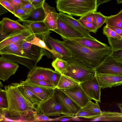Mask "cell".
I'll return each mask as SVG.
<instances>
[{
    "mask_svg": "<svg viewBox=\"0 0 122 122\" xmlns=\"http://www.w3.org/2000/svg\"><path fill=\"white\" fill-rule=\"evenodd\" d=\"M58 17L74 29L82 34L85 37L91 39H95L91 36L89 31L81 25L78 20L74 19L72 15L60 12L58 13Z\"/></svg>",
    "mask_w": 122,
    "mask_h": 122,
    "instance_id": "obj_18",
    "label": "cell"
},
{
    "mask_svg": "<svg viewBox=\"0 0 122 122\" xmlns=\"http://www.w3.org/2000/svg\"><path fill=\"white\" fill-rule=\"evenodd\" d=\"M19 83L39 97L42 101L51 97L54 88L39 87L21 81Z\"/></svg>",
    "mask_w": 122,
    "mask_h": 122,
    "instance_id": "obj_20",
    "label": "cell"
},
{
    "mask_svg": "<svg viewBox=\"0 0 122 122\" xmlns=\"http://www.w3.org/2000/svg\"><path fill=\"white\" fill-rule=\"evenodd\" d=\"M19 66L16 62L2 56L0 58V79L7 80L17 70Z\"/></svg>",
    "mask_w": 122,
    "mask_h": 122,
    "instance_id": "obj_13",
    "label": "cell"
},
{
    "mask_svg": "<svg viewBox=\"0 0 122 122\" xmlns=\"http://www.w3.org/2000/svg\"><path fill=\"white\" fill-rule=\"evenodd\" d=\"M24 81L26 83L32 84L39 87L54 88H56L51 84L42 81L26 80Z\"/></svg>",
    "mask_w": 122,
    "mask_h": 122,
    "instance_id": "obj_34",
    "label": "cell"
},
{
    "mask_svg": "<svg viewBox=\"0 0 122 122\" xmlns=\"http://www.w3.org/2000/svg\"><path fill=\"white\" fill-rule=\"evenodd\" d=\"M81 87L91 100L95 102L101 103V87L99 84L96 74L90 79L81 83Z\"/></svg>",
    "mask_w": 122,
    "mask_h": 122,
    "instance_id": "obj_8",
    "label": "cell"
},
{
    "mask_svg": "<svg viewBox=\"0 0 122 122\" xmlns=\"http://www.w3.org/2000/svg\"><path fill=\"white\" fill-rule=\"evenodd\" d=\"M45 0H30V2L35 8L43 7Z\"/></svg>",
    "mask_w": 122,
    "mask_h": 122,
    "instance_id": "obj_48",
    "label": "cell"
},
{
    "mask_svg": "<svg viewBox=\"0 0 122 122\" xmlns=\"http://www.w3.org/2000/svg\"><path fill=\"white\" fill-rule=\"evenodd\" d=\"M80 83L68 76L61 74L56 88L60 89H68L79 85Z\"/></svg>",
    "mask_w": 122,
    "mask_h": 122,
    "instance_id": "obj_27",
    "label": "cell"
},
{
    "mask_svg": "<svg viewBox=\"0 0 122 122\" xmlns=\"http://www.w3.org/2000/svg\"><path fill=\"white\" fill-rule=\"evenodd\" d=\"M23 22L24 26L41 40L43 35L50 34L51 32L44 21L32 23Z\"/></svg>",
    "mask_w": 122,
    "mask_h": 122,
    "instance_id": "obj_22",
    "label": "cell"
},
{
    "mask_svg": "<svg viewBox=\"0 0 122 122\" xmlns=\"http://www.w3.org/2000/svg\"><path fill=\"white\" fill-rule=\"evenodd\" d=\"M68 39L74 41L79 44L92 49H102L108 46L107 45L100 41L96 38L91 39L84 37Z\"/></svg>",
    "mask_w": 122,
    "mask_h": 122,
    "instance_id": "obj_23",
    "label": "cell"
},
{
    "mask_svg": "<svg viewBox=\"0 0 122 122\" xmlns=\"http://www.w3.org/2000/svg\"><path fill=\"white\" fill-rule=\"evenodd\" d=\"M100 86L104 89L122 85V76L96 73Z\"/></svg>",
    "mask_w": 122,
    "mask_h": 122,
    "instance_id": "obj_16",
    "label": "cell"
},
{
    "mask_svg": "<svg viewBox=\"0 0 122 122\" xmlns=\"http://www.w3.org/2000/svg\"><path fill=\"white\" fill-rule=\"evenodd\" d=\"M38 119L36 122L56 121V118H51L42 114H37Z\"/></svg>",
    "mask_w": 122,
    "mask_h": 122,
    "instance_id": "obj_46",
    "label": "cell"
},
{
    "mask_svg": "<svg viewBox=\"0 0 122 122\" xmlns=\"http://www.w3.org/2000/svg\"><path fill=\"white\" fill-rule=\"evenodd\" d=\"M117 105L120 109L121 113L122 114V103H118Z\"/></svg>",
    "mask_w": 122,
    "mask_h": 122,
    "instance_id": "obj_53",
    "label": "cell"
},
{
    "mask_svg": "<svg viewBox=\"0 0 122 122\" xmlns=\"http://www.w3.org/2000/svg\"><path fill=\"white\" fill-rule=\"evenodd\" d=\"M51 64L55 71L61 74H64L67 69V63L66 61L59 58L54 60Z\"/></svg>",
    "mask_w": 122,
    "mask_h": 122,
    "instance_id": "obj_30",
    "label": "cell"
},
{
    "mask_svg": "<svg viewBox=\"0 0 122 122\" xmlns=\"http://www.w3.org/2000/svg\"><path fill=\"white\" fill-rule=\"evenodd\" d=\"M57 29L53 31L60 35L61 38L68 39L82 37L85 36L74 29L58 16L57 19Z\"/></svg>",
    "mask_w": 122,
    "mask_h": 122,
    "instance_id": "obj_14",
    "label": "cell"
},
{
    "mask_svg": "<svg viewBox=\"0 0 122 122\" xmlns=\"http://www.w3.org/2000/svg\"><path fill=\"white\" fill-rule=\"evenodd\" d=\"M75 116L71 115H64L56 118V121H68L72 120Z\"/></svg>",
    "mask_w": 122,
    "mask_h": 122,
    "instance_id": "obj_47",
    "label": "cell"
},
{
    "mask_svg": "<svg viewBox=\"0 0 122 122\" xmlns=\"http://www.w3.org/2000/svg\"><path fill=\"white\" fill-rule=\"evenodd\" d=\"M27 2H30V0H23Z\"/></svg>",
    "mask_w": 122,
    "mask_h": 122,
    "instance_id": "obj_55",
    "label": "cell"
},
{
    "mask_svg": "<svg viewBox=\"0 0 122 122\" xmlns=\"http://www.w3.org/2000/svg\"><path fill=\"white\" fill-rule=\"evenodd\" d=\"M9 2L15 9L20 7L28 2L23 0H6Z\"/></svg>",
    "mask_w": 122,
    "mask_h": 122,
    "instance_id": "obj_43",
    "label": "cell"
},
{
    "mask_svg": "<svg viewBox=\"0 0 122 122\" xmlns=\"http://www.w3.org/2000/svg\"><path fill=\"white\" fill-rule=\"evenodd\" d=\"M3 86V85L2 83L0 81V89H1L2 88Z\"/></svg>",
    "mask_w": 122,
    "mask_h": 122,
    "instance_id": "obj_54",
    "label": "cell"
},
{
    "mask_svg": "<svg viewBox=\"0 0 122 122\" xmlns=\"http://www.w3.org/2000/svg\"><path fill=\"white\" fill-rule=\"evenodd\" d=\"M52 96L56 100L63 104L74 116L81 108L67 95L59 89L55 88Z\"/></svg>",
    "mask_w": 122,
    "mask_h": 122,
    "instance_id": "obj_11",
    "label": "cell"
},
{
    "mask_svg": "<svg viewBox=\"0 0 122 122\" xmlns=\"http://www.w3.org/2000/svg\"><path fill=\"white\" fill-rule=\"evenodd\" d=\"M61 43L69 51L73 57L82 61L95 69L112 51L110 46L102 49H91L78 44L75 41L62 38Z\"/></svg>",
    "mask_w": 122,
    "mask_h": 122,
    "instance_id": "obj_1",
    "label": "cell"
},
{
    "mask_svg": "<svg viewBox=\"0 0 122 122\" xmlns=\"http://www.w3.org/2000/svg\"><path fill=\"white\" fill-rule=\"evenodd\" d=\"M34 36L28 29L15 31L9 34L0 42V49L12 43L23 41H29Z\"/></svg>",
    "mask_w": 122,
    "mask_h": 122,
    "instance_id": "obj_9",
    "label": "cell"
},
{
    "mask_svg": "<svg viewBox=\"0 0 122 122\" xmlns=\"http://www.w3.org/2000/svg\"><path fill=\"white\" fill-rule=\"evenodd\" d=\"M34 35L33 38L30 41H27V42L47 50L51 53L56 58H59L62 59L63 57L61 55L55 50L50 49L43 40L37 37L35 35Z\"/></svg>",
    "mask_w": 122,
    "mask_h": 122,
    "instance_id": "obj_28",
    "label": "cell"
},
{
    "mask_svg": "<svg viewBox=\"0 0 122 122\" xmlns=\"http://www.w3.org/2000/svg\"><path fill=\"white\" fill-rule=\"evenodd\" d=\"M7 111L0 109V122L6 121L5 115Z\"/></svg>",
    "mask_w": 122,
    "mask_h": 122,
    "instance_id": "obj_49",
    "label": "cell"
},
{
    "mask_svg": "<svg viewBox=\"0 0 122 122\" xmlns=\"http://www.w3.org/2000/svg\"><path fill=\"white\" fill-rule=\"evenodd\" d=\"M66 61L67 63V68L63 75L80 83L91 79L96 74L94 69L73 57Z\"/></svg>",
    "mask_w": 122,
    "mask_h": 122,
    "instance_id": "obj_4",
    "label": "cell"
},
{
    "mask_svg": "<svg viewBox=\"0 0 122 122\" xmlns=\"http://www.w3.org/2000/svg\"><path fill=\"white\" fill-rule=\"evenodd\" d=\"M61 75V73L55 71L51 75V84L56 88L59 81Z\"/></svg>",
    "mask_w": 122,
    "mask_h": 122,
    "instance_id": "obj_40",
    "label": "cell"
},
{
    "mask_svg": "<svg viewBox=\"0 0 122 122\" xmlns=\"http://www.w3.org/2000/svg\"><path fill=\"white\" fill-rule=\"evenodd\" d=\"M35 110L37 114L48 117L64 115L74 116L63 104L56 100L52 96L41 102L36 107Z\"/></svg>",
    "mask_w": 122,
    "mask_h": 122,
    "instance_id": "obj_5",
    "label": "cell"
},
{
    "mask_svg": "<svg viewBox=\"0 0 122 122\" xmlns=\"http://www.w3.org/2000/svg\"><path fill=\"white\" fill-rule=\"evenodd\" d=\"M95 70L97 74L122 76V62L117 61L110 54Z\"/></svg>",
    "mask_w": 122,
    "mask_h": 122,
    "instance_id": "obj_7",
    "label": "cell"
},
{
    "mask_svg": "<svg viewBox=\"0 0 122 122\" xmlns=\"http://www.w3.org/2000/svg\"><path fill=\"white\" fill-rule=\"evenodd\" d=\"M28 29L17 21L8 18H3L0 22V32L3 33L8 36L11 33L18 30Z\"/></svg>",
    "mask_w": 122,
    "mask_h": 122,
    "instance_id": "obj_19",
    "label": "cell"
},
{
    "mask_svg": "<svg viewBox=\"0 0 122 122\" xmlns=\"http://www.w3.org/2000/svg\"><path fill=\"white\" fill-rule=\"evenodd\" d=\"M45 17L44 21L50 30L53 31L57 29V19L58 13L55 8L50 6L45 2L43 5Z\"/></svg>",
    "mask_w": 122,
    "mask_h": 122,
    "instance_id": "obj_17",
    "label": "cell"
},
{
    "mask_svg": "<svg viewBox=\"0 0 122 122\" xmlns=\"http://www.w3.org/2000/svg\"><path fill=\"white\" fill-rule=\"evenodd\" d=\"M95 18V25L97 29L105 23L107 16L104 15L100 12H94Z\"/></svg>",
    "mask_w": 122,
    "mask_h": 122,
    "instance_id": "obj_35",
    "label": "cell"
},
{
    "mask_svg": "<svg viewBox=\"0 0 122 122\" xmlns=\"http://www.w3.org/2000/svg\"><path fill=\"white\" fill-rule=\"evenodd\" d=\"M8 100L5 90L0 89V109L7 110Z\"/></svg>",
    "mask_w": 122,
    "mask_h": 122,
    "instance_id": "obj_36",
    "label": "cell"
},
{
    "mask_svg": "<svg viewBox=\"0 0 122 122\" xmlns=\"http://www.w3.org/2000/svg\"><path fill=\"white\" fill-rule=\"evenodd\" d=\"M5 89L8 104L5 116L6 118L9 119L18 111L22 103L29 102L24 97L16 86L11 84L6 85Z\"/></svg>",
    "mask_w": 122,
    "mask_h": 122,
    "instance_id": "obj_6",
    "label": "cell"
},
{
    "mask_svg": "<svg viewBox=\"0 0 122 122\" xmlns=\"http://www.w3.org/2000/svg\"><path fill=\"white\" fill-rule=\"evenodd\" d=\"M54 71L51 68L36 66L28 74L26 80L44 81L51 84V77Z\"/></svg>",
    "mask_w": 122,
    "mask_h": 122,
    "instance_id": "obj_15",
    "label": "cell"
},
{
    "mask_svg": "<svg viewBox=\"0 0 122 122\" xmlns=\"http://www.w3.org/2000/svg\"><path fill=\"white\" fill-rule=\"evenodd\" d=\"M106 25L122 29V10L117 14L107 16Z\"/></svg>",
    "mask_w": 122,
    "mask_h": 122,
    "instance_id": "obj_29",
    "label": "cell"
},
{
    "mask_svg": "<svg viewBox=\"0 0 122 122\" xmlns=\"http://www.w3.org/2000/svg\"><path fill=\"white\" fill-rule=\"evenodd\" d=\"M78 20L81 25L89 32L96 33L98 29L93 24L88 22L80 17Z\"/></svg>",
    "mask_w": 122,
    "mask_h": 122,
    "instance_id": "obj_37",
    "label": "cell"
},
{
    "mask_svg": "<svg viewBox=\"0 0 122 122\" xmlns=\"http://www.w3.org/2000/svg\"><path fill=\"white\" fill-rule=\"evenodd\" d=\"M24 41L12 43L0 49V54L25 66L30 71L36 67L38 62L30 58L24 52L22 47Z\"/></svg>",
    "mask_w": 122,
    "mask_h": 122,
    "instance_id": "obj_3",
    "label": "cell"
},
{
    "mask_svg": "<svg viewBox=\"0 0 122 122\" xmlns=\"http://www.w3.org/2000/svg\"><path fill=\"white\" fill-rule=\"evenodd\" d=\"M107 38L112 50H122V38L118 39L114 37H108Z\"/></svg>",
    "mask_w": 122,
    "mask_h": 122,
    "instance_id": "obj_33",
    "label": "cell"
},
{
    "mask_svg": "<svg viewBox=\"0 0 122 122\" xmlns=\"http://www.w3.org/2000/svg\"><path fill=\"white\" fill-rule=\"evenodd\" d=\"M12 14L18 17L19 20L26 18L27 15L23 10L20 7L15 9Z\"/></svg>",
    "mask_w": 122,
    "mask_h": 122,
    "instance_id": "obj_39",
    "label": "cell"
},
{
    "mask_svg": "<svg viewBox=\"0 0 122 122\" xmlns=\"http://www.w3.org/2000/svg\"><path fill=\"white\" fill-rule=\"evenodd\" d=\"M110 54L117 61L122 62V50H112Z\"/></svg>",
    "mask_w": 122,
    "mask_h": 122,
    "instance_id": "obj_45",
    "label": "cell"
},
{
    "mask_svg": "<svg viewBox=\"0 0 122 122\" xmlns=\"http://www.w3.org/2000/svg\"><path fill=\"white\" fill-rule=\"evenodd\" d=\"M22 47L24 52L30 58L38 62L42 56L45 55V49L27 41H23Z\"/></svg>",
    "mask_w": 122,
    "mask_h": 122,
    "instance_id": "obj_21",
    "label": "cell"
},
{
    "mask_svg": "<svg viewBox=\"0 0 122 122\" xmlns=\"http://www.w3.org/2000/svg\"><path fill=\"white\" fill-rule=\"evenodd\" d=\"M60 89L67 95L81 108L84 107L91 100L80 84L71 88Z\"/></svg>",
    "mask_w": 122,
    "mask_h": 122,
    "instance_id": "obj_10",
    "label": "cell"
},
{
    "mask_svg": "<svg viewBox=\"0 0 122 122\" xmlns=\"http://www.w3.org/2000/svg\"><path fill=\"white\" fill-rule=\"evenodd\" d=\"M11 84L16 86L24 97L28 101L35 105L38 106L42 101L39 97L19 83H13Z\"/></svg>",
    "mask_w": 122,
    "mask_h": 122,
    "instance_id": "obj_25",
    "label": "cell"
},
{
    "mask_svg": "<svg viewBox=\"0 0 122 122\" xmlns=\"http://www.w3.org/2000/svg\"><path fill=\"white\" fill-rule=\"evenodd\" d=\"M112 0H97V6L104 3L109 2Z\"/></svg>",
    "mask_w": 122,
    "mask_h": 122,
    "instance_id": "obj_51",
    "label": "cell"
},
{
    "mask_svg": "<svg viewBox=\"0 0 122 122\" xmlns=\"http://www.w3.org/2000/svg\"><path fill=\"white\" fill-rule=\"evenodd\" d=\"M0 4L12 14L15 9L9 2L6 0H0Z\"/></svg>",
    "mask_w": 122,
    "mask_h": 122,
    "instance_id": "obj_44",
    "label": "cell"
},
{
    "mask_svg": "<svg viewBox=\"0 0 122 122\" xmlns=\"http://www.w3.org/2000/svg\"><path fill=\"white\" fill-rule=\"evenodd\" d=\"M94 121L109 122L122 121V114L121 112L110 111H102L101 114Z\"/></svg>",
    "mask_w": 122,
    "mask_h": 122,
    "instance_id": "obj_26",
    "label": "cell"
},
{
    "mask_svg": "<svg viewBox=\"0 0 122 122\" xmlns=\"http://www.w3.org/2000/svg\"><path fill=\"white\" fill-rule=\"evenodd\" d=\"M5 8L3 6L1 5L0 7V15L2 14L5 13L7 12V11Z\"/></svg>",
    "mask_w": 122,
    "mask_h": 122,
    "instance_id": "obj_52",
    "label": "cell"
},
{
    "mask_svg": "<svg viewBox=\"0 0 122 122\" xmlns=\"http://www.w3.org/2000/svg\"><path fill=\"white\" fill-rule=\"evenodd\" d=\"M45 17V11L43 7L35 8L27 18L24 19L19 20L22 22L32 23L43 21Z\"/></svg>",
    "mask_w": 122,
    "mask_h": 122,
    "instance_id": "obj_24",
    "label": "cell"
},
{
    "mask_svg": "<svg viewBox=\"0 0 122 122\" xmlns=\"http://www.w3.org/2000/svg\"><path fill=\"white\" fill-rule=\"evenodd\" d=\"M41 40L49 48L51 47V49L61 55L63 57L62 59L66 60L73 57L69 51L61 43V41L52 38L50 36V34L43 35Z\"/></svg>",
    "mask_w": 122,
    "mask_h": 122,
    "instance_id": "obj_12",
    "label": "cell"
},
{
    "mask_svg": "<svg viewBox=\"0 0 122 122\" xmlns=\"http://www.w3.org/2000/svg\"><path fill=\"white\" fill-rule=\"evenodd\" d=\"M24 10L27 15H29L35 9V8L30 2H28L20 7Z\"/></svg>",
    "mask_w": 122,
    "mask_h": 122,
    "instance_id": "obj_42",
    "label": "cell"
},
{
    "mask_svg": "<svg viewBox=\"0 0 122 122\" xmlns=\"http://www.w3.org/2000/svg\"><path fill=\"white\" fill-rule=\"evenodd\" d=\"M103 34L107 37H112L120 39L122 37L117 34L115 31L109 28L107 25L104 26L103 29Z\"/></svg>",
    "mask_w": 122,
    "mask_h": 122,
    "instance_id": "obj_38",
    "label": "cell"
},
{
    "mask_svg": "<svg viewBox=\"0 0 122 122\" xmlns=\"http://www.w3.org/2000/svg\"><path fill=\"white\" fill-rule=\"evenodd\" d=\"M99 116L90 111L82 108L75 114V117H83L94 119Z\"/></svg>",
    "mask_w": 122,
    "mask_h": 122,
    "instance_id": "obj_31",
    "label": "cell"
},
{
    "mask_svg": "<svg viewBox=\"0 0 122 122\" xmlns=\"http://www.w3.org/2000/svg\"><path fill=\"white\" fill-rule=\"evenodd\" d=\"M80 18L95 25V18L94 12L88 13L80 16Z\"/></svg>",
    "mask_w": 122,
    "mask_h": 122,
    "instance_id": "obj_41",
    "label": "cell"
},
{
    "mask_svg": "<svg viewBox=\"0 0 122 122\" xmlns=\"http://www.w3.org/2000/svg\"><path fill=\"white\" fill-rule=\"evenodd\" d=\"M83 108L98 115H100L102 113V111L100 109L98 102H96L94 103L91 100H90L86 105Z\"/></svg>",
    "mask_w": 122,
    "mask_h": 122,
    "instance_id": "obj_32",
    "label": "cell"
},
{
    "mask_svg": "<svg viewBox=\"0 0 122 122\" xmlns=\"http://www.w3.org/2000/svg\"><path fill=\"white\" fill-rule=\"evenodd\" d=\"M109 28L115 31L122 37V29L107 25Z\"/></svg>",
    "mask_w": 122,
    "mask_h": 122,
    "instance_id": "obj_50",
    "label": "cell"
},
{
    "mask_svg": "<svg viewBox=\"0 0 122 122\" xmlns=\"http://www.w3.org/2000/svg\"><path fill=\"white\" fill-rule=\"evenodd\" d=\"M56 7L60 12L71 15L81 16L96 12L97 0H57Z\"/></svg>",
    "mask_w": 122,
    "mask_h": 122,
    "instance_id": "obj_2",
    "label": "cell"
}]
</instances>
